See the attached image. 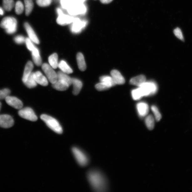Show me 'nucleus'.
I'll list each match as a JSON object with an SVG mask.
<instances>
[{"instance_id":"obj_1","label":"nucleus","mask_w":192,"mask_h":192,"mask_svg":"<svg viewBox=\"0 0 192 192\" xmlns=\"http://www.w3.org/2000/svg\"><path fill=\"white\" fill-rule=\"evenodd\" d=\"M89 183L94 190L97 192L106 191L108 189L106 179L102 173L96 170H91L88 173Z\"/></svg>"},{"instance_id":"obj_2","label":"nucleus","mask_w":192,"mask_h":192,"mask_svg":"<svg viewBox=\"0 0 192 192\" xmlns=\"http://www.w3.org/2000/svg\"><path fill=\"white\" fill-rule=\"evenodd\" d=\"M0 26L6 30L7 34H13L15 33L17 30V20L13 17H5L2 20Z\"/></svg>"},{"instance_id":"obj_3","label":"nucleus","mask_w":192,"mask_h":192,"mask_svg":"<svg viewBox=\"0 0 192 192\" xmlns=\"http://www.w3.org/2000/svg\"><path fill=\"white\" fill-rule=\"evenodd\" d=\"M40 117L47 126L54 132L58 134H61L62 133V126L54 118L46 114L42 115Z\"/></svg>"},{"instance_id":"obj_4","label":"nucleus","mask_w":192,"mask_h":192,"mask_svg":"<svg viewBox=\"0 0 192 192\" xmlns=\"http://www.w3.org/2000/svg\"><path fill=\"white\" fill-rule=\"evenodd\" d=\"M141 89L143 96L154 94L157 93L158 87L156 84L153 81L145 82L139 87Z\"/></svg>"},{"instance_id":"obj_5","label":"nucleus","mask_w":192,"mask_h":192,"mask_svg":"<svg viewBox=\"0 0 192 192\" xmlns=\"http://www.w3.org/2000/svg\"><path fill=\"white\" fill-rule=\"evenodd\" d=\"M42 68L51 83L53 84L56 82L58 80L57 73L50 65L44 63L42 64Z\"/></svg>"},{"instance_id":"obj_6","label":"nucleus","mask_w":192,"mask_h":192,"mask_svg":"<svg viewBox=\"0 0 192 192\" xmlns=\"http://www.w3.org/2000/svg\"><path fill=\"white\" fill-rule=\"evenodd\" d=\"M72 151L78 163L81 166H85L88 164V158L82 151L77 147H73Z\"/></svg>"},{"instance_id":"obj_7","label":"nucleus","mask_w":192,"mask_h":192,"mask_svg":"<svg viewBox=\"0 0 192 192\" xmlns=\"http://www.w3.org/2000/svg\"><path fill=\"white\" fill-rule=\"evenodd\" d=\"M18 114L23 119L32 122H35L38 120V117L36 116L35 112L30 107H25L20 109L18 112Z\"/></svg>"},{"instance_id":"obj_8","label":"nucleus","mask_w":192,"mask_h":192,"mask_svg":"<svg viewBox=\"0 0 192 192\" xmlns=\"http://www.w3.org/2000/svg\"><path fill=\"white\" fill-rule=\"evenodd\" d=\"M69 14L72 15H76L85 14L86 8L83 3H76L67 9Z\"/></svg>"},{"instance_id":"obj_9","label":"nucleus","mask_w":192,"mask_h":192,"mask_svg":"<svg viewBox=\"0 0 192 192\" xmlns=\"http://www.w3.org/2000/svg\"><path fill=\"white\" fill-rule=\"evenodd\" d=\"M59 17L57 18V22L59 25H65L73 22L74 18L70 16L63 13L62 10L60 9L57 10Z\"/></svg>"},{"instance_id":"obj_10","label":"nucleus","mask_w":192,"mask_h":192,"mask_svg":"<svg viewBox=\"0 0 192 192\" xmlns=\"http://www.w3.org/2000/svg\"><path fill=\"white\" fill-rule=\"evenodd\" d=\"M14 124V120L8 115H0V127L8 128L12 127Z\"/></svg>"},{"instance_id":"obj_11","label":"nucleus","mask_w":192,"mask_h":192,"mask_svg":"<svg viewBox=\"0 0 192 192\" xmlns=\"http://www.w3.org/2000/svg\"><path fill=\"white\" fill-rule=\"evenodd\" d=\"M5 99L8 105L14 108L17 109L22 108L23 106L22 102L16 97L8 96Z\"/></svg>"},{"instance_id":"obj_12","label":"nucleus","mask_w":192,"mask_h":192,"mask_svg":"<svg viewBox=\"0 0 192 192\" xmlns=\"http://www.w3.org/2000/svg\"><path fill=\"white\" fill-rule=\"evenodd\" d=\"M24 26L26 31L28 33V35L31 40L34 43L39 44L40 41L39 40L37 36L34 31L33 28L28 23H25Z\"/></svg>"},{"instance_id":"obj_13","label":"nucleus","mask_w":192,"mask_h":192,"mask_svg":"<svg viewBox=\"0 0 192 192\" xmlns=\"http://www.w3.org/2000/svg\"><path fill=\"white\" fill-rule=\"evenodd\" d=\"M138 113L139 117H146L149 112L148 105L144 102H140L137 105Z\"/></svg>"},{"instance_id":"obj_14","label":"nucleus","mask_w":192,"mask_h":192,"mask_svg":"<svg viewBox=\"0 0 192 192\" xmlns=\"http://www.w3.org/2000/svg\"><path fill=\"white\" fill-rule=\"evenodd\" d=\"M72 30L73 33H78L80 32L86 24L85 21H81L78 18L74 19L73 22Z\"/></svg>"},{"instance_id":"obj_15","label":"nucleus","mask_w":192,"mask_h":192,"mask_svg":"<svg viewBox=\"0 0 192 192\" xmlns=\"http://www.w3.org/2000/svg\"><path fill=\"white\" fill-rule=\"evenodd\" d=\"M111 77L116 85H123L125 83L124 78L117 70H113L111 72Z\"/></svg>"},{"instance_id":"obj_16","label":"nucleus","mask_w":192,"mask_h":192,"mask_svg":"<svg viewBox=\"0 0 192 192\" xmlns=\"http://www.w3.org/2000/svg\"><path fill=\"white\" fill-rule=\"evenodd\" d=\"M34 77L37 83L42 86H46L48 85V81L47 78L40 71L34 72Z\"/></svg>"},{"instance_id":"obj_17","label":"nucleus","mask_w":192,"mask_h":192,"mask_svg":"<svg viewBox=\"0 0 192 192\" xmlns=\"http://www.w3.org/2000/svg\"><path fill=\"white\" fill-rule=\"evenodd\" d=\"M70 86L65 81L60 80H57L56 82L52 84V86L54 89L60 91L67 90L69 88Z\"/></svg>"},{"instance_id":"obj_18","label":"nucleus","mask_w":192,"mask_h":192,"mask_svg":"<svg viewBox=\"0 0 192 192\" xmlns=\"http://www.w3.org/2000/svg\"><path fill=\"white\" fill-rule=\"evenodd\" d=\"M73 86V93L74 95L77 96L80 93L82 88L83 84L81 81L75 78H72V83Z\"/></svg>"},{"instance_id":"obj_19","label":"nucleus","mask_w":192,"mask_h":192,"mask_svg":"<svg viewBox=\"0 0 192 192\" xmlns=\"http://www.w3.org/2000/svg\"><path fill=\"white\" fill-rule=\"evenodd\" d=\"M31 52H32L33 59L34 63L37 66H40L42 65V60L39 49L35 47Z\"/></svg>"},{"instance_id":"obj_20","label":"nucleus","mask_w":192,"mask_h":192,"mask_svg":"<svg viewBox=\"0 0 192 192\" xmlns=\"http://www.w3.org/2000/svg\"><path fill=\"white\" fill-rule=\"evenodd\" d=\"M145 82H146V78L145 76L143 75L134 77L131 79L130 81V83L131 85L139 87Z\"/></svg>"},{"instance_id":"obj_21","label":"nucleus","mask_w":192,"mask_h":192,"mask_svg":"<svg viewBox=\"0 0 192 192\" xmlns=\"http://www.w3.org/2000/svg\"><path fill=\"white\" fill-rule=\"evenodd\" d=\"M34 65L32 62L28 61L25 65L24 72H23L22 80L23 83L25 82L27 80L29 76L32 73V71L33 69Z\"/></svg>"},{"instance_id":"obj_22","label":"nucleus","mask_w":192,"mask_h":192,"mask_svg":"<svg viewBox=\"0 0 192 192\" xmlns=\"http://www.w3.org/2000/svg\"><path fill=\"white\" fill-rule=\"evenodd\" d=\"M77 60L79 68L81 71H85L86 68V64L83 55L79 52L77 56Z\"/></svg>"},{"instance_id":"obj_23","label":"nucleus","mask_w":192,"mask_h":192,"mask_svg":"<svg viewBox=\"0 0 192 192\" xmlns=\"http://www.w3.org/2000/svg\"><path fill=\"white\" fill-rule=\"evenodd\" d=\"M58 67L61 70L62 72L66 73L67 74H70L73 72L72 68L64 60H62L59 63Z\"/></svg>"},{"instance_id":"obj_24","label":"nucleus","mask_w":192,"mask_h":192,"mask_svg":"<svg viewBox=\"0 0 192 192\" xmlns=\"http://www.w3.org/2000/svg\"><path fill=\"white\" fill-rule=\"evenodd\" d=\"M28 88H32L35 87L37 85V83L34 77V72H32L29 76L25 82L23 83Z\"/></svg>"},{"instance_id":"obj_25","label":"nucleus","mask_w":192,"mask_h":192,"mask_svg":"<svg viewBox=\"0 0 192 192\" xmlns=\"http://www.w3.org/2000/svg\"><path fill=\"white\" fill-rule=\"evenodd\" d=\"M58 80H61L67 83L70 86L72 85V78L68 76L67 74L60 71L57 73Z\"/></svg>"},{"instance_id":"obj_26","label":"nucleus","mask_w":192,"mask_h":192,"mask_svg":"<svg viewBox=\"0 0 192 192\" xmlns=\"http://www.w3.org/2000/svg\"><path fill=\"white\" fill-rule=\"evenodd\" d=\"M49 65L54 68L56 69L58 67V56L56 53H54L50 56L49 58Z\"/></svg>"},{"instance_id":"obj_27","label":"nucleus","mask_w":192,"mask_h":192,"mask_svg":"<svg viewBox=\"0 0 192 192\" xmlns=\"http://www.w3.org/2000/svg\"><path fill=\"white\" fill-rule=\"evenodd\" d=\"M155 118L152 115L147 116L145 119V124L149 130H152L155 125Z\"/></svg>"},{"instance_id":"obj_28","label":"nucleus","mask_w":192,"mask_h":192,"mask_svg":"<svg viewBox=\"0 0 192 192\" xmlns=\"http://www.w3.org/2000/svg\"><path fill=\"white\" fill-rule=\"evenodd\" d=\"M25 8V14L27 16L29 15L34 7V3L32 0H24Z\"/></svg>"},{"instance_id":"obj_29","label":"nucleus","mask_w":192,"mask_h":192,"mask_svg":"<svg viewBox=\"0 0 192 192\" xmlns=\"http://www.w3.org/2000/svg\"><path fill=\"white\" fill-rule=\"evenodd\" d=\"M3 7L5 10L7 11H10L14 6L13 0H3Z\"/></svg>"},{"instance_id":"obj_30","label":"nucleus","mask_w":192,"mask_h":192,"mask_svg":"<svg viewBox=\"0 0 192 192\" xmlns=\"http://www.w3.org/2000/svg\"><path fill=\"white\" fill-rule=\"evenodd\" d=\"M112 87L110 84L104 82H101L96 84L95 86L96 88L99 91H104Z\"/></svg>"},{"instance_id":"obj_31","label":"nucleus","mask_w":192,"mask_h":192,"mask_svg":"<svg viewBox=\"0 0 192 192\" xmlns=\"http://www.w3.org/2000/svg\"><path fill=\"white\" fill-rule=\"evenodd\" d=\"M133 99L135 101H138L143 96L141 89L139 88L134 89L131 92Z\"/></svg>"},{"instance_id":"obj_32","label":"nucleus","mask_w":192,"mask_h":192,"mask_svg":"<svg viewBox=\"0 0 192 192\" xmlns=\"http://www.w3.org/2000/svg\"><path fill=\"white\" fill-rule=\"evenodd\" d=\"M60 3L62 7L67 9L69 8L73 5L77 3L75 0H61Z\"/></svg>"},{"instance_id":"obj_33","label":"nucleus","mask_w":192,"mask_h":192,"mask_svg":"<svg viewBox=\"0 0 192 192\" xmlns=\"http://www.w3.org/2000/svg\"><path fill=\"white\" fill-rule=\"evenodd\" d=\"M100 80L101 82H106L110 84L112 86H115L116 85L113 80L111 76H102L100 77Z\"/></svg>"},{"instance_id":"obj_34","label":"nucleus","mask_w":192,"mask_h":192,"mask_svg":"<svg viewBox=\"0 0 192 192\" xmlns=\"http://www.w3.org/2000/svg\"><path fill=\"white\" fill-rule=\"evenodd\" d=\"M24 10V6L22 3L20 1H18L15 4V11L16 14L20 15L22 13Z\"/></svg>"},{"instance_id":"obj_35","label":"nucleus","mask_w":192,"mask_h":192,"mask_svg":"<svg viewBox=\"0 0 192 192\" xmlns=\"http://www.w3.org/2000/svg\"><path fill=\"white\" fill-rule=\"evenodd\" d=\"M151 109L154 114L155 119L157 122H159L162 118V115L159 110L156 106H153L151 107Z\"/></svg>"},{"instance_id":"obj_36","label":"nucleus","mask_w":192,"mask_h":192,"mask_svg":"<svg viewBox=\"0 0 192 192\" xmlns=\"http://www.w3.org/2000/svg\"><path fill=\"white\" fill-rule=\"evenodd\" d=\"M10 91L9 89L5 88L0 90V100L6 99L8 96H9Z\"/></svg>"},{"instance_id":"obj_37","label":"nucleus","mask_w":192,"mask_h":192,"mask_svg":"<svg viewBox=\"0 0 192 192\" xmlns=\"http://www.w3.org/2000/svg\"><path fill=\"white\" fill-rule=\"evenodd\" d=\"M52 0H36V3L41 7L48 6L51 3Z\"/></svg>"},{"instance_id":"obj_38","label":"nucleus","mask_w":192,"mask_h":192,"mask_svg":"<svg viewBox=\"0 0 192 192\" xmlns=\"http://www.w3.org/2000/svg\"><path fill=\"white\" fill-rule=\"evenodd\" d=\"M174 33L177 37L181 41H184V38L182 31L179 28H177L174 30Z\"/></svg>"},{"instance_id":"obj_39","label":"nucleus","mask_w":192,"mask_h":192,"mask_svg":"<svg viewBox=\"0 0 192 192\" xmlns=\"http://www.w3.org/2000/svg\"><path fill=\"white\" fill-rule=\"evenodd\" d=\"M26 39L22 35H18L14 38L15 43L18 44H22L25 43Z\"/></svg>"},{"instance_id":"obj_40","label":"nucleus","mask_w":192,"mask_h":192,"mask_svg":"<svg viewBox=\"0 0 192 192\" xmlns=\"http://www.w3.org/2000/svg\"><path fill=\"white\" fill-rule=\"evenodd\" d=\"M25 43L27 46V48L30 51H31L35 47L30 39L29 38H26Z\"/></svg>"},{"instance_id":"obj_41","label":"nucleus","mask_w":192,"mask_h":192,"mask_svg":"<svg viewBox=\"0 0 192 192\" xmlns=\"http://www.w3.org/2000/svg\"><path fill=\"white\" fill-rule=\"evenodd\" d=\"M100 1L103 4H109L113 1V0H100Z\"/></svg>"},{"instance_id":"obj_42","label":"nucleus","mask_w":192,"mask_h":192,"mask_svg":"<svg viewBox=\"0 0 192 192\" xmlns=\"http://www.w3.org/2000/svg\"><path fill=\"white\" fill-rule=\"evenodd\" d=\"M4 14V12L3 9L2 8L0 7V15H3Z\"/></svg>"},{"instance_id":"obj_43","label":"nucleus","mask_w":192,"mask_h":192,"mask_svg":"<svg viewBox=\"0 0 192 192\" xmlns=\"http://www.w3.org/2000/svg\"><path fill=\"white\" fill-rule=\"evenodd\" d=\"M75 1L77 3H83V2L85 0H75Z\"/></svg>"},{"instance_id":"obj_44","label":"nucleus","mask_w":192,"mask_h":192,"mask_svg":"<svg viewBox=\"0 0 192 192\" xmlns=\"http://www.w3.org/2000/svg\"><path fill=\"white\" fill-rule=\"evenodd\" d=\"M1 106H2V104L1 103V102H0V111H1Z\"/></svg>"}]
</instances>
